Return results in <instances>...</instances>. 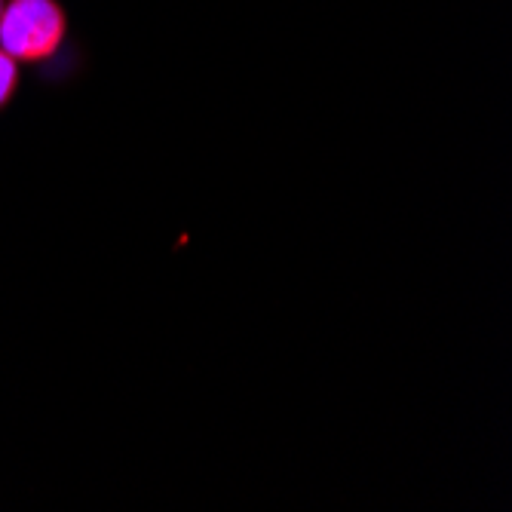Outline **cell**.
<instances>
[{
	"instance_id": "6da1fadb",
	"label": "cell",
	"mask_w": 512,
	"mask_h": 512,
	"mask_svg": "<svg viewBox=\"0 0 512 512\" xmlns=\"http://www.w3.org/2000/svg\"><path fill=\"white\" fill-rule=\"evenodd\" d=\"M65 34L68 19L56 0H10L0 10V50L16 62L37 65L53 59Z\"/></svg>"
},
{
	"instance_id": "7a4b0ae2",
	"label": "cell",
	"mask_w": 512,
	"mask_h": 512,
	"mask_svg": "<svg viewBox=\"0 0 512 512\" xmlns=\"http://www.w3.org/2000/svg\"><path fill=\"white\" fill-rule=\"evenodd\" d=\"M16 86H19V62L0 50V108H7Z\"/></svg>"
},
{
	"instance_id": "3957f363",
	"label": "cell",
	"mask_w": 512,
	"mask_h": 512,
	"mask_svg": "<svg viewBox=\"0 0 512 512\" xmlns=\"http://www.w3.org/2000/svg\"><path fill=\"white\" fill-rule=\"evenodd\" d=\"M0 10H4V0H0Z\"/></svg>"
}]
</instances>
